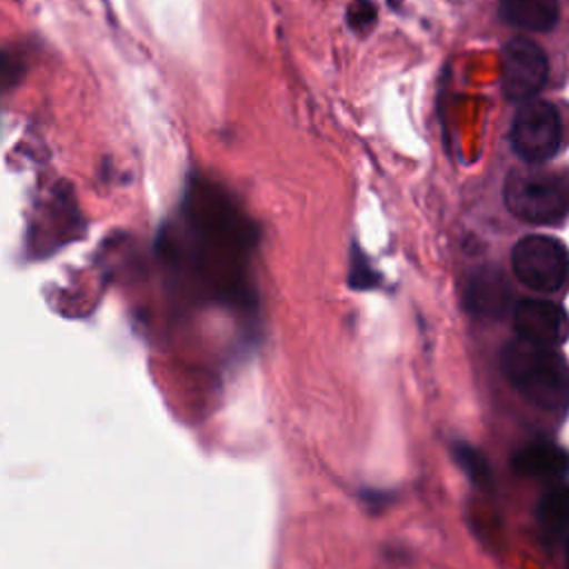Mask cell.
Listing matches in <instances>:
<instances>
[{
	"instance_id": "obj_5",
	"label": "cell",
	"mask_w": 569,
	"mask_h": 569,
	"mask_svg": "<svg viewBox=\"0 0 569 569\" xmlns=\"http://www.w3.org/2000/svg\"><path fill=\"white\" fill-rule=\"evenodd\" d=\"M549 73L545 51L529 38H511L502 49V93L513 102H529Z\"/></svg>"
},
{
	"instance_id": "obj_10",
	"label": "cell",
	"mask_w": 569,
	"mask_h": 569,
	"mask_svg": "<svg viewBox=\"0 0 569 569\" xmlns=\"http://www.w3.org/2000/svg\"><path fill=\"white\" fill-rule=\"evenodd\" d=\"M502 18L527 31H549L558 22V0H500Z\"/></svg>"
},
{
	"instance_id": "obj_3",
	"label": "cell",
	"mask_w": 569,
	"mask_h": 569,
	"mask_svg": "<svg viewBox=\"0 0 569 569\" xmlns=\"http://www.w3.org/2000/svg\"><path fill=\"white\" fill-rule=\"evenodd\" d=\"M516 278L540 293H553L569 282V251L551 236H527L511 251Z\"/></svg>"
},
{
	"instance_id": "obj_8",
	"label": "cell",
	"mask_w": 569,
	"mask_h": 569,
	"mask_svg": "<svg viewBox=\"0 0 569 569\" xmlns=\"http://www.w3.org/2000/svg\"><path fill=\"white\" fill-rule=\"evenodd\" d=\"M511 300V287L493 267L476 269L465 284V305L473 316L500 318Z\"/></svg>"
},
{
	"instance_id": "obj_12",
	"label": "cell",
	"mask_w": 569,
	"mask_h": 569,
	"mask_svg": "<svg viewBox=\"0 0 569 569\" xmlns=\"http://www.w3.org/2000/svg\"><path fill=\"white\" fill-rule=\"evenodd\" d=\"M373 18H376V7L367 0H356L349 9V22L353 24V29H362L371 24Z\"/></svg>"
},
{
	"instance_id": "obj_6",
	"label": "cell",
	"mask_w": 569,
	"mask_h": 569,
	"mask_svg": "<svg viewBox=\"0 0 569 569\" xmlns=\"http://www.w3.org/2000/svg\"><path fill=\"white\" fill-rule=\"evenodd\" d=\"M513 329L527 342L556 349L569 338V316L551 300L525 298L513 307Z\"/></svg>"
},
{
	"instance_id": "obj_9",
	"label": "cell",
	"mask_w": 569,
	"mask_h": 569,
	"mask_svg": "<svg viewBox=\"0 0 569 569\" xmlns=\"http://www.w3.org/2000/svg\"><path fill=\"white\" fill-rule=\"evenodd\" d=\"M536 525L549 547L569 549V482L551 485L536 505Z\"/></svg>"
},
{
	"instance_id": "obj_4",
	"label": "cell",
	"mask_w": 569,
	"mask_h": 569,
	"mask_svg": "<svg viewBox=\"0 0 569 569\" xmlns=\"http://www.w3.org/2000/svg\"><path fill=\"white\" fill-rule=\"evenodd\" d=\"M511 147L531 164L545 162L556 156L562 142V122L558 109L547 100L522 102L511 122Z\"/></svg>"
},
{
	"instance_id": "obj_11",
	"label": "cell",
	"mask_w": 569,
	"mask_h": 569,
	"mask_svg": "<svg viewBox=\"0 0 569 569\" xmlns=\"http://www.w3.org/2000/svg\"><path fill=\"white\" fill-rule=\"evenodd\" d=\"M456 460L462 467V471L469 476L471 482H476L480 487L491 485V469H489L485 456L476 447H471L467 442H458L456 445Z\"/></svg>"
},
{
	"instance_id": "obj_7",
	"label": "cell",
	"mask_w": 569,
	"mask_h": 569,
	"mask_svg": "<svg viewBox=\"0 0 569 569\" xmlns=\"http://www.w3.org/2000/svg\"><path fill=\"white\" fill-rule=\"evenodd\" d=\"M511 467L522 478L558 485L569 478V449H565L553 440L538 438L522 445L513 453Z\"/></svg>"
},
{
	"instance_id": "obj_2",
	"label": "cell",
	"mask_w": 569,
	"mask_h": 569,
	"mask_svg": "<svg viewBox=\"0 0 569 569\" xmlns=\"http://www.w3.org/2000/svg\"><path fill=\"white\" fill-rule=\"evenodd\" d=\"M509 211L531 224H558L569 216V178L560 171L525 167L505 180Z\"/></svg>"
},
{
	"instance_id": "obj_1",
	"label": "cell",
	"mask_w": 569,
	"mask_h": 569,
	"mask_svg": "<svg viewBox=\"0 0 569 569\" xmlns=\"http://www.w3.org/2000/svg\"><path fill=\"white\" fill-rule=\"evenodd\" d=\"M500 369L533 407L553 416L569 413V362L558 349L516 336L500 351Z\"/></svg>"
}]
</instances>
